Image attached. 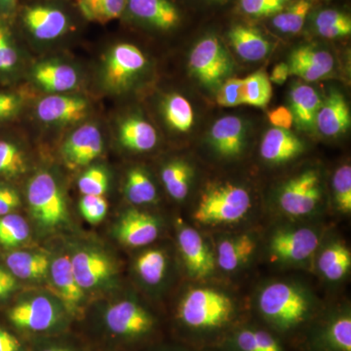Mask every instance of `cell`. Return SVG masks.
I'll list each match as a JSON object with an SVG mask.
<instances>
[{
  "label": "cell",
  "mask_w": 351,
  "mask_h": 351,
  "mask_svg": "<svg viewBox=\"0 0 351 351\" xmlns=\"http://www.w3.org/2000/svg\"><path fill=\"white\" fill-rule=\"evenodd\" d=\"M80 21L75 0H29L19 4L14 23L34 43H54L75 34Z\"/></svg>",
  "instance_id": "obj_1"
},
{
  "label": "cell",
  "mask_w": 351,
  "mask_h": 351,
  "mask_svg": "<svg viewBox=\"0 0 351 351\" xmlns=\"http://www.w3.org/2000/svg\"><path fill=\"white\" fill-rule=\"evenodd\" d=\"M252 201L247 189L230 182L209 186L202 193L195 219L203 225L239 223L250 211Z\"/></svg>",
  "instance_id": "obj_2"
},
{
  "label": "cell",
  "mask_w": 351,
  "mask_h": 351,
  "mask_svg": "<svg viewBox=\"0 0 351 351\" xmlns=\"http://www.w3.org/2000/svg\"><path fill=\"white\" fill-rule=\"evenodd\" d=\"M233 302L228 295L211 288L189 291L178 307V316L195 330H215L225 326L232 317Z\"/></svg>",
  "instance_id": "obj_3"
},
{
  "label": "cell",
  "mask_w": 351,
  "mask_h": 351,
  "mask_svg": "<svg viewBox=\"0 0 351 351\" xmlns=\"http://www.w3.org/2000/svg\"><path fill=\"white\" fill-rule=\"evenodd\" d=\"M258 302L261 313L274 326L283 330L301 324L311 309V302L304 292L286 282L265 286Z\"/></svg>",
  "instance_id": "obj_4"
},
{
  "label": "cell",
  "mask_w": 351,
  "mask_h": 351,
  "mask_svg": "<svg viewBox=\"0 0 351 351\" xmlns=\"http://www.w3.org/2000/svg\"><path fill=\"white\" fill-rule=\"evenodd\" d=\"M25 196L29 213L43 230H55L68 221L63 191L47 171H39L29 179Z\"/></svg>",
  "instance_id": "obj_5"
},
{
  "label": "cell",
  "mask_w": 351,
  "mask_h": 351,
  "mask_svg": "<svg viewBox=\"0 0 351 351\" xmlns=\"http://www.w3.org/2000/svg\"><path fill=\"white\" fill-rule=\"evenodd\" d=\"M147 66V57L135 44H113L101 61V85L110 94L124 93L137 82Z\"/></svg>",
  "instance_id": "obj_6"
},
{
  "label": "cell",
  "mask_w": 351,
  "mask_h": 351,
  "mask_svg": "<svg viewBox=\"0 0 351 351\" xmlns=\"http://www.w3.org/2000/svg\"><path fill=\"white\" fill-rule=\"evenodd\" d=\"M191 75L204 86L215 89L223 84L233 71V62L225 45L217 36L200 39L189 58Z\"/></svg>",
  "instance_id": "obj_7"
},
{
  "label": "cell",
  "mask_w": 351,
  "mask_h": 351,
  "mask_svg": "<svg viewBox=\"0 0 351 351\" xmlns=\"http://www.w3.org/2000/svg\"><path fill=\"white\" fill-rule=\"evenodd\" d=\"M4 316L7 323L18 331L44 332L60 324L62 311L54 300L40 295L6 306Z\"/></svg>",
  "instance_id": "obj_8"
},
{
  "label": "cell",
  "mask_w": 351,
  "mask_h": 351,
  "mask_svg": "<svg viewBox=\"0 0 351 351\" xmlns=\"http://www.w3.org/2000/svg\"><path fill=\"white\" fill-rule=\"evenodd\" d=\"M122 21L156 32L175 31L182 23V13L174 0H127Z\"/></svg>",
  "instance_id": "obj_9"
},
{
  "label": "cell",
  "mask_w": 351,
  "mask_h": 351,
  "mask_svg": "<svg viewBox=\"0 0 351 351\" xmlns=\"http://www.w3.org/2000/svg\"><path fill=\"white\" fill-rule=\"evenodd\" d=\"M320 199L319 174L316 170H306L284 184L279 193V206L290 216H306L315 210Z\"/></svg>",
  "instance_id": "obj_10"
},
{
  "label": "cell",
  "mask_w": 351,
  "mask_h": 351,
  "mask_svg": "<svg viewBox=\"0 0 351 351\" xmlns=\"http://www.w3.org/2000/svg\"><path fill=\"white\" fill-rule=\"evenodd\" d=\"M90 112V103L78 95L49 94L36 104L39 121L48 126L64 127L82 121Z\"/></svg>",
  "instance_id": "obj_11"
},
{
  "label": "cell",
  "mask_w": 351,
  "mask_h": 351,
  "mask_svg": "<svg viewBox=\"0 0 351 351\" xmlns=\"http://www.w3.org/2000/svg\"><path fill=\"white\" fill-rule=\"evenodd\" d=\"M108 331L124 339H136L154 329V319L149 311L137 302L120 301L108 306L105 314Z\"/></svg>",
  "instance_id": "obj_12"
},
{
  "label": "cell",
  "mask_w": 351,
  "mask_h": 351,
  "mask_svg": "<svg viewBox=\"0 0 351 351\" xmlns=\"http://www.w3.org/2000/svg\"><path fill=\"white\" fill-rule=\"evenodd\" d=\"M104 149V138L100 128L94 123L77 127L64 140L61 156L64 164L71 169L86 167L101 156Z\"/></svg>",
  "instance_id": "obj_13"
},
{
  "label": "cell",
  "mask_w": 351,
  "mask_h": 351,
  "mask_svg": "<svg viewBox=\"0 0 351 351\" xmlns=\"http://www.w3.org/2000/svg\"><path fill=\"white\" fill-rule=\"evenodd\" d=\"M319 245V237L311 228L277 232L270 241V251L276 260L302 263L308 260Z\"/></svg>",
  "instance_id": "obj_14"
},
{
  "label": "cell",
  "mask_w": 351,
  "mask_h": 351,
  "mask_svg": "<svg viewBox=\"0 0 351 351\" xmlns=\"http://www.w3.org/2000/svg\"><path fill=\"white\" fill-rule=\"evenodd\" d=\"M178 243L189 276L204 279L213 274L216 258L199 232L189 226H182Z\"/></svg>",
  "instance_id": "obj_15"
},
{
  "label": "cell",
  "mask_w": 351,
  "mask_h": 351,
  "mask_svg": "<svg viewBox=\"0 0 351 351\" xmlns=\"http://www.w3.org/2000/svg\"><path fill=\"white\" fill-rule=\"evenodd\" d=\"M71 263L76 280L84 291L105 285L115 274L114 263L100 251L76 252Z\"/></svg>",
  "instance_id": "obj_16"
},
{
  "label": "cell",
  "mask_w": 351,
  "mask_h": 351,
  "mask_svg": "<svg viewBox=\"0 0 351 351\" xmlns=\"http://www.w3.org/2000/svg\"><path fill=\"white\" fill-rule=\"evenodd\" d=\"M31 77L36 86L50 94H68L80 82L75 66L58 60L39 62L32 68Z\"/></svg>",
  "instance_id": "obj_17"
},
{
  "label": "cell",
  "mask_w": 351,
  "mask_h": 351,
  "mask_svg": "<svg viewBox=\"0 0 351 351\" xmlns=\"http://www.w3.org/2000/svg\"><path fill=\"white\" fill-rule=\"evenodd\" d=\"M159 230L160 226L156 217L136 209L126 211L115 226L117 239L129 247H143L152 243L158 237Z\"/></svg>",
  "instance_id": "obj_18"
},
{
  "label": "cell",
  "mask_w": 351,
  "mask_h": 351,
  "mask_svg": "<svg viewBox=\"0 0 351 351\" xmlns=\"http://www.w3.org/2000/svg\"><path fill=\"white\" fill-rule=\"evenodd\" d=\"M289 73L307 82L323 80L334 69L331 53L313 46H302L293 51L289 59Z\"/></svg>",
  "instance_id": "obj_19"
},
{
  "label": "cell",
  "mask_w": 351,
  "mask_h": 351,
  "mask_svg": "<svg viewBox=\"0 0 351 351\" xmlns=\"http://www.w3.org/2000/svg\"><path fill=\"white\" fill-rule=\"evenodd\" d=\"M49 274L53 288L66 311L73 315L80 313L84 301V290L76 280L71 258L60 256L53 260Z\"/></svg>",
  "instance_id": "obj_20"
},
{
  "label": "cell",
  "mask_w": 351,
  "mask_h": 351,
  "mask_svg": "<svg viewBox=\"0 0 351 351\" xmlns=\"http://www.w3.org/2000/svg\"><path fill=\"white\" fill-rule=\"evenodd\" d=\"M217 154L226 158L239 157L246 144V127L241 119L233 115L217 120L209 135Z\"/></svg>",
  "instance_id": "obj_21"
},
{
  "label": "cell",
  "mask_w": 351,
  "mask_h": 351,
  "mask_svg": "<svg viewBox=\"0 0 351 351\" xmlns=\"http://www.w3.org/2000/svg\"><path fill=\"white\" fill-rule=\"evenodd\" d=\"M350 123V110L345 97L339 92H331L316 117L318 130L326 137H338L348 130Z\"/></svg>",
  "instance_id": "obj_22"
},
{
  "label": "cell",
  "mask_w": 351,
  "mask_h": 351,
  "mask_svg": "<svg viewBox=\"0 0 351 351\" xmlns=\"http://www.w3.org/2000/svg\"><path fill=\"white\" fill-rule=\"evenodd\" d=\"M304 149V144L295 134L274 127L263 136L260 152L267 162L281 164L300 156Z\"/></svg>",
  "instance_id": "obj_23"
},
{
  "label": "cell",
  "mask_w": 351,
  "mask_h": 351,
  "mask_svg": "<svg viewBox=\"0 0 351 351\" xmlns=\"http://www.w3.org/2000/svg\"><path fill=\"white\" fill-rule=\"evenodd\" d=\"M0 258L18 280H36L49 274L50 258L41 253L16 250L0 252Z\"/></svg>",
  "instance_id": "obj_24"
},
{
  "label": "cell",
  "mask_w": 351,
  "mask_h": 351,
  "mask_svg": "<svg viewBox=\"0 0 351 351\" xmlns=\"http://www.w3.org/2000/svg\"><path fill=\"white\" fill-rule=\"evenodd\" d=\"M228 36L233 49L245 61H261L269 56L271 49V44L262 32L250 25H234Z\"/></svg>",
  "instance_id": "obj_25"
},
{
  "label": "cell",
  "mask_w": 351,
  "mask_h": 351,
  "mask_svg": "<svg viewBox=\"0 0 351 351\" xmlns=\"http://www.w3.org/2000/svg\"><path fill=\"white\" fill-rule=\"evenodd\" d=\"M289 101V108L298 128L313 130L316 127V117L323 103L317 91L308 85L297 84L291 90Z\"/></svg>",
  "instance_id": "obj_26"
},
{
  "label": "cell",
  "mask_w": 351,
  "mask_h": 351,
  "mask_svg": "<svg viewBox=\"0 0 351 351\" xmlns=\"http://www.w3.org/2000/svg\"><path fill=\"white\" fill-rule=\"evenodd\" d=\"M117 135L122 147L136 152L152 151L158 141L154 127L147 120L138 117H129L122 120Z\"/></svg>",
  "instance_id": "obj_27"
},
{
  "label": "cell",
  "mask_w": 351,
  "mask_h": 351,
  "mask_svg": "<svg viewBox=\"0 0 351 351\" xmlns=\"http://www.w3.org/2000/svg\"><path fill=\"white\" fill-rule=\"evenodd\" d=\"M21 50L14 23L0 18V80L8 82L20 71Z\"/></svg>",
  "instance_id": "obj_28"
},
{
  "label": "cell",
  "mask_w": 351,
  "mask_h": 351,
  "mask_svg": "<svg viewBox=\"0 0 351 351\" xmlns=\"http://www.w3.org/2000/svg\"><path fill=\"white\" fill-rule=\"evenodd\" d=\"M255 249V240L247 234L223 240L219 244L217 263L221 269L233 271L251 258Z\"/></svg>",
  "instance_id": "obj_29"
},
{
  "label": "cell",
  "mask_w": 351,
  "mask_h": 351,
  "mask_svg": "<svg viewBox=\"0 0 351 351\" xmlns=\"http://www.w3.org/2000/svg\"><path fill=\"white\" fill-rule=\"evenodd\" d=\"M75 3L84 21L104 25L121 20L127 0H75Z\"/></svg>",
  "instance_id": "obj_30"
},
{
  "label": "cell",
  "mask_w": 351,
  "mask_h": 351,
  "mask_svg": "<svg viewBox=\"0 0 351 351\" xmlns=\"http://www.w3.org/2000/svg\"><path fill=\"white\" fill-rule=\"evenodd\" d=\"M27 171V154L15 140L0 138V181L12 182Z\"/></svg>",
  "instance_id": "obj_31"
},
{
  "label": "cell",
  "mask_w": 351,
  "mask_h": 351,
  "mask_svg": "<svg viewBox=\"0 0 351 351\" xmlns=\"http://www.w3.org/2000/svg\"><path fill=\"white\" fill-rule=\"evenodd\" d=\"M313 25L316 34L322 38H346L351 34L350 16L338 9H321L314 14Z\"/></svg>",
  "instance_id": "obj_32"
},
{
  "label": "cell",
  "mask_w": 351,
  "mask_h": 351,
  "mask_svg": "<svg viewBox=\"0 0 351 351\" xmlns=\"http://www.w3.org/2000/svg\"><path fill=\"white\" fill-rule=\"evenodd\" d=\"M193 169L184 160H173L166 164L161 171V180L166 191L175 200H184L189 195Z\"/></svg>",
  "instance_id": "obj_33"
},
{
  "label": "cell",
  "mask_w": 351,
  "mask_h": 351,
  "mask_svg": "<svg viewBox=\"0 0 351 351\" xmlns=\"http://www.w3.org/2000/svg\"><path fill=\"white\" fill-rule=\"evenodd\" d=\"M311 9V0H293L283 10L272 16L271 25L280 34H299L306 24Z\"/></svg>",
  "instance_id": "obj_34"
},
{
  "label": "cell",
  "mask_w": 351,
  "mask_h": 351,
  "mask_svg": "<svg viewBox=\"0 0 351 351\" xmlns=\"http://www.w3.org/2000/svg\"><path fill=\"white\" fill-rule=\"evenodd\" d=\"M162 113L167 125L180 133H186L195 123V113L191 103L180 94L173 93L165 97Z\"/></svg>",
  "instance_id": "obj_35"
},
{
  "label": "cell",
  "mask_w": 351,
  "mask_h": 351,
  "mask_svg": "<svg viewBox=\"0 0 351 351\" xmlns=\"http://www.w3.org/2000/svg\"><path fill=\"white\" fill-rule=\"evenodd\" d=\"M351 267L350 249L341 243L328 246L321 253L318 267L328 280L339 281L346 276Z\"/></svg>",
  "instance_id": "obj_36"
},
{
  "label": "cell",
  "mask_w": 351,
  "mask_h": 351,
  "mask_svg": "<svg viewBox=\"0 0 351 351\" xmlns=\"http://www.w3.org/2000/svg\"><path fill=\"white\" fill-rule=\"evenodd\" d=\"M31 230L27 219L17 212L0 217V250H16L29 239Z\"/></svg>",
  "instance_id": "obj_37"
},
{
  "label": "cell",
  "mask_w": 351,
  "mask_h": 351,
  "mask_svg": "<svg viewBox=\"0 0 351 351\" xmlns=\"http://www.w3.org/2000/svg\"><path fill=\"white\" fill-rule=\"evenodd\" d=\"M124 195L135 205L151 204L156 200V186L142 168H132L126 175Z\"/></svg>",
  "instance_id": "obj_38"
},
{
  "label": "cell",
  "mask_w": 351,
  "mask_h": 351,
  "mask_svg": "<svg viewBox=\"0 0 351 351\" xmlns=\"http://www.w3.org/2000/svg\"><path fill=\"white\" fill-rule=\"evenodd\" d=\"M168 267V258L160 249H149L141 253L136 260L138 276L149 285H157L162 281Z\"/></svg>",
  "instance_id": "obj_39"
},
{
  "label": "cell",
  "mask_w": 351,
  "mask_h": 351,
  "mask_svg": "<svg viewBox=\"0 0 351 351\" xmlns=\"http://www.w3.org/2000/svg\"><path fill=\"white\" fill-rule=\"evenodd\" d=\"M245 105L265 108L272 96V86L265 71H258L243 78Z\"/></svg>",
  "instance_id": "obj_40"
},
{
  "label": "cell",
  "mask_w": 351,
  "mask_h": 351,
  "mask_svg": "<svg viewBox=\"0 0 351 351\" xmlns=\"http://www.w3.org/2000/svg\"><path fill=\"white\" fill-rule=\"evenodd\" d=\"M235 345L240 351H283L271 335L258 330H242L235 337Z\"/></svg>",
  "instance_id": "obj_41"
},
{
  "label": "cell",
  "mask_w": 351,
  "mask_h": 351,
  "mask_svg": "<svg viewBox=\"0 0 351 351\" xmlns=\"http://www.w3.org/2000/svg\"><path fill=\"white\" fill-rule=\"evenodd\" d=\"M110 178L101 166H92L78 179L77 186L83 195H104L107 193Z\"/></svg>",
  "instance_id": "obj_42"
},
{
  "label": "cell",
  "mask_w": 351,
  "mask_h": 351,
  "mask_svg": "<svg viewBox=\"0 0 351 351\" xmlns=\"http://www.w3.org/2000/svg\"><path fill=\"white\" fill-rule=\"evenodd\" d=\"M335 202L341 213L351 212V167L350 165L341 166L335 172L332 178Z\"/></svg>",
  "instance_id": "obj_43"
},
{
  "label": "cell",
  "mask_w": 351,
  "mask_h": 351,
  "mask_svg": "<svg viewBox=\"0 0 351 351\" xmlns=\"http://www.w3.org/2000/svg\"><path fill=\"white\" fill-rule=\"evenodd\" d=\"M293 0H239L240 10L251 18H271Z\"/></svg>",
  "instance_id": "obj_44"
},
{
  "label": "cell",
  "mask_w": 351,
  "mask_h": 351,
  "mask_svg": "<svg viewBox=\"0 0 351 351\" xmlns=\"http://www.w3.org/2000/svg\"><path fill=\"white\" fill-rule=\"evenodd\" d=\"M328 343L339 351H351V318L339 316L332 321L326 332Z\"/></svg>",
  "instance_id": "obj_45"
},
{
  "label": "cell",
  "mask_w": 351,
  "mask_h": 351,
  "mask_svg": "<svg viewBox=\"0 0 351 351\" xmlns=\"http://www.w3.org/2000/svg\"><path fill=\"white\" fill-rule=\"evenodd\" d=\"M217 103L223 108L245 105L243 78H228L218 88Z\"/></svg>",
  "instance_id": "obj_46"
},
{
  "label": "cell",
  "mask_w": 351,
  "mask_h": 351,
  "mask_svg": "<svg viewBox=\"0 0 351 351\" xmlns=\"http://www.w3.org/2000/svg\"><path fill=\"white\" fill-rule=\"evenodd\" d=\"M108 201L104 195H83L80 201V213L90 223H99L108 213Z\"/></svg>",
  "instance_id": "obj_47"
},
{
  "label": "cell",
  "mask_w": 351,
  "mask_h": 351,
  "mask_svg": "<svg viewBox=\"0 0 351 351\" xmlns=\"http://www.w3.org/2000/svg\"><path fill=\"white\" fill-rule=\"evenodd\" d=\"M24 95L17 91H0V124L17 117L25 106Z\"/></svg>",
  "instance_id": "obj_48"
},
{
  "label": "cell",
  "mask_w": 351,
  "mask_h": 351,
  "mask_svg": "<svg viewBox=\"0 0 351 351\" xmlns=\"http://www.w3.org/2000/svg\"><path fill=\"white\" fill-rule=\"evenodd\" d=\"M22 203L20 191L13 182L0 181V217L17 212Z\"/></svg>",
  "instance_id": "obj_49"
},
{
  "label": "cell",
  "mask_w": 351,
  "mask_h": 351,
  "mask_svg": "<svg viewBox=\"0 0 351 351\" xmlns=\"http://www.w3.org/2000/svg\"><path fill=\"white\" fill-rule=\"evenodd\" d=\"M20 288V281L11 274L0 258V306H6Z\"/></svg>",
  "instance_id": "obj_50"
},
{
  "label": "cell",
  "mask_w": 351,
  "mask_h": 351,
  "mask_svg": "<svg viewBox=\"0 0 351 351\" xmlns=\"http://www.w3.org/2000/svg\"><path fill=\"white\" fill-rule=\"evenodd\" d=\"M269 120L274 128L284 129V130H290L294 124L292 112L290 108L284 106L270 110Z\"/></svg>",
  "instance_id": "obj_51"
},
{
  "label": "cell",
  "mask_w": 351,
  "mask_h": 351,
  "mask_svg": "<svg viewBox=\"0 0 351 351\" xmlns=\"http://www.w3.org/2000/svg\"><path fill=\"white\" fill-rule=\"evenodd\" d=\"M0 351H25L20 339L2 323H0Z\"/></svg>",
  "instance_id": "obj_52"
},
{
  "label": "cell",
  "mask_w": 351,
  "mask_h": 351,
  "mask_svg": "<svg viewBox=\"0 0 351 351\" xmlns=\"http://www.w3.org/2000/svg\"><path fill=\"white\" fill-rule=\"evenodd\" d=\"M20 0H0V18L14 23Z\"/></svg>",
  "instance_id": "obj_53"
},
{
  "label": "cell",
  "mask_w": 351,
  "mask_h": 351,
  "mask_svg": "<svg viewBox=\"0 0 351 351\" xmlns=\"http://www.w3.org/2000/svg\"><path fill=\"white\" fill-rule=\"evenodd\" d=\"M290 73H289L288 64L280 63L276 64L272 69L271 75L269 76L270 82L276 83V84L282 85L288 80Z\"/></svg>",
  "instance_id": "obj_54"
},
{
  "label": "cell",
  "mask_w": 351,
  "mask_h": 351,
  "mask_svg": "<svg viewBox=\"0 0 351 351\" xmlns=\"http://www.w3.org/2000/svg\"><path fill=\"white\" fill-rule=\"evenodd\" d=\"M40 351H73L71 348H68V346H50L48 348H43V350Z\"/></svg>",
  "instance_id": "obj_55"
},
{
  "label": "cell",
  "mask_w": 351,
  "mask_h": 351,
  "mask_svg": "<svg viewBox=\"0 0 351 351\" xmlns=\"http://www.w3.org/2000/svg\"><path fill=\"white\" fill-rule=\"evenodd\" d=\"M203 1L211 2V3L223 4V3H226V2H228V0H203Z\"/></svg>",
  "instance_id": "obj_56"
}]
</instances>
